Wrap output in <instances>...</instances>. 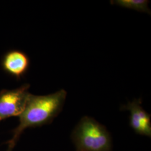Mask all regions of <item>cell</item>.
<instances>
[{
  "instance_id": "obj_2",
  "label": "cell",
  "mask_w": 151,
  "mask_h": 151,
  "mask_svg": "<svg viewBox=\"0 0 151 151\" xmlns=\"http://www.w3.org/2000/svg\"><path fill=\"white\" fill-rule=\"evenodd\" d=\"M71 138L77 151H111V138L106 127L87 116L76 125Z\"/></svg>"
},
{
  "instance_id": "obj_3",
  "label": "cell",
  "mask_w": 151,
  "mask_h": 151,
  "mask_svg": "<svg viewBox=\"0 0 151 151\" xmlns=\"http://www.w3.org/2000/svg\"><path fill=\"white\" fill-rule=\"evenodd\" d=\"M29 87V84H25L16 88L0 91V120L22 114L30 93Z\"/></svg>"
},
{
  "instance_id": "obj_4",
  "label": "cell",
  "mask_w": 151,
  "mask_h": 151,
  "mask_svg": "<svg viewBox=\"0 0 151 151\" xmlns=\"http://www.w3.org/2000/svg\"><path fill=\"white\" fill-rule=\"evenodd\" d=\"M122 109L129 111L130 125L136 133L151 137V115L142 108L140 99L129 102Z\"/></svg>"
},
{
  "instance_id": "obj_5",
  "label": "cell",
  "mask_w": 151,
  "mask_h": 151,
  "mask_svg": "<svg viewBox=\"0 0 151 151\" xmlns=\"http://www.w3.org/2000/svg\"><path fill=\"white\" fill-rule=\"evenodd\" d=\"M1 68L7 75L19 80L29 70L30 60L27 54L19 50H11L2 57Z\"/></svg>"
},
{
  "instance_id": "obj_6",
  "label": "cell",
  "mask_w": 151,
  "mask_h": 151,
  "mask_svg": "<svg viewBox=\"0 0 151 151\" xmlns=\"http://www.w3.org/2000/svg\"><path fill=\"white\" fill-rule=\"evenodd\" d=\"M111 3L120 7L134 10L151 15V10L148 7L149 1L147 0H116L111 1Z\"/></svg>"
},
{
  "instance_id": "obj_7",
  "label": "cell",
  "mask_w": 151,
  "mask_h": 151,
  "mask_svg": "<svg viewBox=\"0 0 151 151\" xmlns=\"http://www.w3.org/2000/svg\"><path fill=\"white\" fill-rule=\"evenodd\" d=\"M7 151H11V150H9Z\"/></svg>"
},
{
  "instance_id": "obj_1",
  "label": "cell",
  "mask_w": 151,
  "mask_h": 151,
  "mask_svg": "<svg viewBox=\"0 0 151 151\" xmlns=\"http://www.w3.org/2000/svg\"><path fill=\"white\" fill-rule=\"evenodd\" d=\"M67 97L64 89L47 95L30 93L25 109L19 117V123L10 143L13 147L22 133L27 128L50 123L60 113Z\"/></svg>"
}]
</instances>
